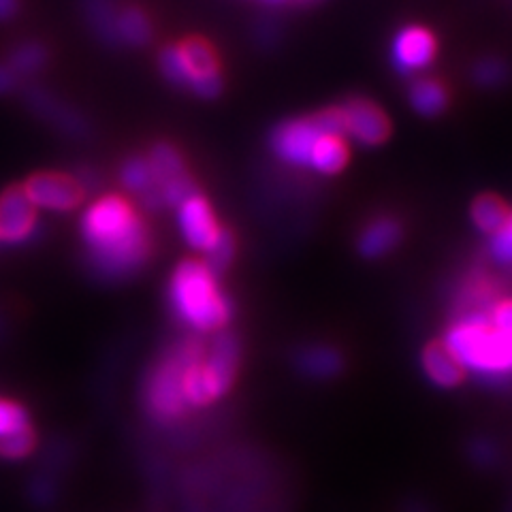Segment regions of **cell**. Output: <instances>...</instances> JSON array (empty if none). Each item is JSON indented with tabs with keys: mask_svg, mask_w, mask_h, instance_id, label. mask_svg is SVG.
I'll return each mask as SVG.
<instances>
[{
	"mask_svg": "<svg viewBox=\"0 0 512 512\" xmlns=\"http://www.w3.org/2000/svg\"><path fill=\"white\" fill-rule=\"evenodd\" d=\"M88 263L107 280L137 274L152 254L148 224L124 197L107 195L92 203L82 220Z\"/></svg>",
	"mask_w": 512,
	"mask_h": 512,
	"instance_id": "6da1fadb",
	"label": "cell"
},
{
	"mask_svg": "<svg viewBox=\"0 0 512 512\" xmlns=\"http://www.w3.org/2000/svg\"><path fill=\"white\" fill-rule=\"evenodd\" d=\"M169 303L175 318L199 333L218 331L233 316V303L220 293L218 276L201 261H184L173 271Z\"/></svg>",
	"mask_w": 512,
	"mask_h": 512,
	"instance_id": "7a4b0ae2",
	"label": "cell"
},
{
	"mask_svg": "<svg viewBox=\"0 0 512 512\" xmlns=\"http://www.w3.org/2000/svg\"><path fill=\"white\" fill-rule=\"evenodd\" d=\"M444 346L453 352L463 370H472L480 376L512 374V335L495 329L487 314L461 318L446 333Z\"/></svg>",
	"mask_w": 512,
	"mask_h": 512,
	"instance_id": "3957f363",
	"label": "cell"
},
{
	"mask_svg": "<svg viewBox=\"0 0 512 512\" xmlns=\"http://www.w3.org/2000/svg\"><path fill=\"white\" fill-rule=\"evenodd\" d=\"M205 348L201 338H186L154 365L143 387V404L156 423H173L186 414L184 376L188 367L205 355Z\"/></svg>",
	"mask_w": 512,
	"mask_h": 512,
	"instance_id": "277c9868",
	"label": "cell"
},
{
	"mask_svg": "<svg viewBox=\"0 0 512 512\" xmlns=\"http://www.w3.org/2000/svg\"><path fill=\"white\" fill-rule=\"evenodd\" d=\"M239 363V342L233 333H218L205 348V355L192 363L184 376V397L188 408L216 402L229 391Z\"/></svg>",
	"mask_w": 512,
	"mask_h": 512,
	"instance_id": "5b68a950",
	"label": "cell"
},
{
	"mask_svg": "<svg viewBox=\"0 0 512 512\" xmlns=\"http://www.w3.org/2000/svg\"><path fill=\"white\" fill-rule=\"evenodd\" d=\"M160 69L169 82L188 86L203 99H214L222 90L220 60L214 45L205 39L192 37L165 47L160 54Z\"/></svg>",
	"mask_w": 512,
	"mask_h": 512,
	"instance_id": "8992f818",
	"label": "cell"
},
{
	"mask_svg": "<svg viewBox=\"0 0 512 512\" xmlns=\"http://www.w3.org/2000/svg\"><path fill=\"white\" fill-rule=\"evenodd\" d=\"M35 207L52 212H69L82 203L84 186L62 173H37L22 186Z\"/></svg>",
	"mask_w": 512,
	"mask_h": 512,
	"instance_id": "52a82bcc",
	"label": "cell"
},
{
	"mask_svg": "<svg viewBox=\"0 0 512 512\" xmlns=\"http://www.w3.org/2000/svg\"><path fill=\"white\" fill-rule=\"evenodd\" d=\"M344 135L361 146H380L391 135V122L384 111L367 99H352L344 107Z\"/></svg>",
	"mask_w": 512,
	"mask_h": 512,
	"instance_id": "ba28073f",
	"label": "cell"
},
{
	"mask_svg": "<svg viewBox=\"0 0 512 512\" xmlns=\"http://www.w3.org/2000/svg\"><path fill=\"white\" fill-rule=\"evenodd\" d=\"M37 212L24 188L11 186L0 195V242L22 244L35 235Z\"/></svg>",
	"mask_w": 512,
	"mask_h": 512,
	"instance_id": "9c48e42d",
	"label": "cell"
},
{
	"mask_svg": "<svg viewBox=\"0 0 512 512\" xmlns=\"http://www.w3.org/2000/svg\"><path fill=\"white\" fill-rule=\"evenodd\" d=\"M178 222L188 246L195 250L205 252L207 248H212V244L222 233L210 203H207L199 192H195V195L178 205Z\"/></svg>",
	"mask_w": 512,
	"mask_h": 512,
	"instance_id": "30bf717a",
	"label": "cell"
},
{
	"mask_svg": "<svg viewBox=\"0 0 512 512\" xmlns=\"http://www.w3.org/2000/svg\"><path fill=\"white\" fill-rule=\"evenodd\" d=\"M438 54V41L434 32L425 26H406L399 30L393 43V60L399 71L416 73L427 69Z\"/></svg>",
	"mask_w": 512,
	"mask_h": 512,
	"instance_id": "8fae6325",
	"label": "cell"
},
{
	"mask_svg": "<svg viewBox=\"0 0 512 512\" xmlns=\"http://www.w3.org/2000/svg\"><path fill=\"white\" fill-rule=\"evenodd\" d=\"M320 135L323 133L318 131L312 118L291 120L276 128L271 146H274V152L278 154V158L284 160V163L308 167L312 146Z\"/></svg>",
	"mask_w": 512,
	"mask_h": 512,
	"instance_id": "7c38bea8",
	"label": "cell"
},
{
	"mask_svg": "<svg viewBox=\"0 0 512 512\" xmlns=\"http://www.w3.org/2000/svg\"><path fill=\"white\" fill-rule=\"evenodd\" d=\"M423 370L431 382L438 387H455L466 376L463 365L455 359V355L442 342L429 344L423 350Z\"/></svg>",
	"mask_w": 512,
	"mask_h": 512,
	"instance_id": "4fadbf2b",
	"label": "cell"
},
{
	"mask_svg": "<svg viewBox=\"0 0 512 512\" xmlns=\"http://www.w3.org/2000/svg\"><path fill=\"white\" fill-rule=\"evenodd\" d=\"M348 154V143L342 135H320L312 146L308 167L325 175L340 173L348 163Z\"/></svg>",
	"mask_w": 512,
	"mask_h": 512,
	"instance_id": "5bb4252c",
	"label": "cell"
},
{
	"mask_svg": "<svg viewBox=\"0 0 512 512\" xmlns=\"http://www.w3.org/2000/svg\"><path fill=\"white\" fill-rule=\"evenodd\" d=\"M399 239H402V229H399V224L391 218H380L361 233L359 250L363 256H367V259H376V256H382L389 250H393L399 244Z\"/></svg>",
	"mask_w": 512,
	"mask_h": 512,
	"instance_id": "9a60e30c",
	"label": "cell"
},
{
	"mask_svg": "<svg viewBox=\"0 0 512 512\" xmlns=\"http://www.w3.org/2000/svg\"><path fill=\"white\" fill-rule=\"evenodd\" d=\"M410 105L425 118L440 116L448 105V90L438 79H419L410 88Z\"/></svg>",
	"mask_w": 512,
	"mask_h": 512,
	"instance_id": "2e32d148",
	"label": "cell"
},
{
	"mask_svg": "<svg viewBox=\"0 0 512 512\" xmlns=\"http://www.w3.org/2000/svg\"><path fill=\"white\" fill-rule=\"evenodd\" d=\"M148 163L152 167L154 182H156L158 190L163 188L165 184L186 175L182 154L175 150L173 146H169V143H158V146L152 150Z\"/></svg>",
	"mask_w": 512,
	"mask_h": 512,
	"instance_id": "e0dca14e",
	"label": "cell"
},
{
	"mask_svg": "<svg viewBox=\"0 0 512 512\" xmlns=\"http://www.w3.org/2000/svg\"><path fill=\"white\" fill-rule=\"evenodd\" d=\"M118 37L128 45H143L152 37V24L148 15L137 7H126L116 18Z\"/></svg>",
	"mask_w": 512,
	"mask_h": 512,
	"instance_id": "ac0fdd59",
	"label": "cell"
},
{
	"mask_svg": "<svg viewBox=\"0 0 512 512\" xmlns=\"http://www.w3.org/2000/svg\"><path fill=\"white\" fill-rule=\"evenodd\" d=\"M299 367L308 376L314 378H329L342 370V359L338 352L327 346H316L306 352H301Z\"/></svg>",
	"mask_w": 512,
	"mask_h": 512,
	"instance_id": "d6986e66",
	"label": "cell"
},
{
	"mask_svg": "<svg viewBox=\"0 0 512 512\" xmlns=\"http://www.w3.org/2000/svg\"><path fill=\"white\" fill-rule=\"evenodd\" d=\"M508 218L506 203L495 195L478 197L472 205V220L483 233H495Z\"/></svg>",
	"mask_w": 512,
	"mask_h": 512,
	"instance_id": "ffe728a7",
	"label": "cell"
},
{
	"mask_svg": "<svg viewBox=\"0 0 512 512\" xmlns=\"http://www.w3.org/2000/svg\"><path fill=\"white\" fill-rule=\"evenodd\" d=\"M120 178H122L124 188H128L131 192H137L139 197L156 188L150 163L146 158H139V156L126 160Z\"/></svg>",
	"mask_w": 512,
	"mask_h": 512,
	"instance_id": "44dd1931",
	"label": "cell"
},
{
	"mask_svg": "<svg viewBox=\"0 0 512 512\" xmlns=\"http://www.w3.org/2000/svg\"><path fill=\"white\" fill-rule=\"evenodd\" d=\"M47 62L45 47L39 43H24L9 56V69L13 73H35Z\"/></svg>",
	"mask_w": 512,
	"mask_h": 512,
	"instance_id": "7402d4cb",
	"label": "cell"
},
{
	"mask_svg": "<svg viewBox=\"0 0 512 512\" xmlns=\"http://www.w3.org/2000/svg\"><path fill=\"white\" fill-rule=\"evenodd\" d=\"M205 254L207 256H205L203 263L212 269V274L220 276L222 271L231 265L233 256H235V239H233V235L227 233V231H222L218 235L216 242L212 244V248L205 250Z\"/></svg>",
	"mask_w": 512,
	"mask_h": 512,
	"instance_id": "603a6c76",
	"label": "cell"
},
{
	"mask_svg": "<svg viewBox=\"0 0 512 512\" xmlns=\"http://www.w3.org/2000/svg\"><path fill=\"white\" fill-rule=\"evenodd\" d=\"M32 446H35V434H32L30 427H24L11 436L0 438V457L5 459L26 457L32 451Z\"/></svg>",
	"mask_w": 512,
	"mask_h": 512,
	"instance_id": "cb8c5ba5",
	"label": "cell"
},
{
	"mask_svg": "<svg viewBox=\"0 0 512 512\" xmlns=\"http://www.w3.org/2000/svg\"><path fill=\"white\" fill-rule=\"evenodd\" d=\"M24 427H30L26 410L9 399H0V438L11 436Z\"/></svg>",
	"mask_w": 512,
	"mask_h": 512,
	"instance_id": "d4e9b609",
	"label": "cell"
},
{
	"mask_svg": "<svg viewBox=\"0 0 512 512\" xmlns=\"http://www.w3.org/2000/svg\"><path fill=\"white\" fill-rule=\"evenodd\" d=\"M491 252L498 263L512 265V212H508L502 227L493 233Z\"/></svg>",
	"mask_w": 512,
	"mask_h": 512,
	"instance_id": "484cf974",
	"label": "cell"
},
{
	"mask_svg": "<svg viewBox=\"0 0 512 512\" xmlns=\"http://www.w3.org/2000/svg\"><path fill=\"white\" fill-rule=\"evenodd\" d=\"M316 128L323 135H344V111L342 107H329L318 111L316 116H312Z\"/></svg>",
	"mask_w": 512,
	"mask_h": 512,
	"instance_id": "4316f807",
	"label": "cell"
},
{
	"mask_svg": "<svg viewBox=\"0 0 512 512\" xmlns=\"http://www.w3.org/2000/svg\"><path fill=\"white\" fill-rule=\"evenodd\" d=\"M487 316H489V323L495 329H500V331L512 335V299L498 303V306H495L491 310V314H487Z\"/></svg>",
	"mask_w": 512,
	"mask_h": 512,
	"instance_id": "83f0119b",
	"label": "cell"
},
{
	"mask_svg": "<svg viewBox=\"0 0 512 512\" xmlns=\"http://www.w3.org/2000/svg\"><path fill=\"white\" fill-rule=\"evenodd\" d=\"M480 69H487V73H489V77L485 79V84H498L500 82V73L504 71V67H500V64L495 62V60L485 62Z\"/></svg>",
	"mask_w": 512,
	"mask_h": 512,
	"instance_id": "f1b7e54d",
	"label": "cell"
},
{
	"mask_svg": "<svg viewBox=\"0 0 512 512\" xmlns=\"http://www.w3.org/2000/svg\"><path fill=\"white\" fill-rule=\"evenodd\" d=\"M32 495H35L37 502H47L52 498V485L50 483H41L37 480L35 487H32Z\"/></svg>",
	"mask_w": 512,
	"mask_h": 512,
	"instance_id": "f546056e",
	"label": "cell"
},
{
	"mask_svg": "<svg viewBox=\"0 0 512 512\" xmlns=\"http://www.w3.org/2000/svg\"><path fill=\"white\" fill-rule=\"evenodd\" d=\"M15 86V73L9 67H0V94L9 92Z\"/></svg>",
	"mask_w": 512,
	"mask_h": 512,
	"instance_id": "4dcf8cb0",
	"label": "cell"
},
{
	"mask_svg": "<svg viewBox=\"0 0 512 512\" xmlns=\"http://www.w3.org/2000/svg\"><path fill=\"white\" fill-rule=\"evenodd\" d=\"M18 9V0H0V20H9Z\"/></svg>",
	"mask_w": 512,
	"mask_h": 512,
	"instance_id": "1f68e13d",
	"label": "cell"
},
{
	"mask_svg": "<svg viewBox=\"0 0 512 512\" xmlns=\"http://www.w3.org/2000/svg\"><path fill=\"white\" fill-rule=\"evenodd\" d=\"M301 3H314V0H301Z\"/></svg>",
	"mask_w": 512,
	"mask_h": 512,
	"instance_id": "d6a6232c",
	"label": "cell"
}]
</instances>
